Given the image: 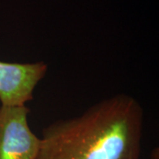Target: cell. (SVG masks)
<instances>
[{"label": "cell", "instance_id": "1", "mask_svg": "<svg viewBox=\"0 0 159 159\" xmlns=\"http://www.w3.org/2000/svg\"><path fill=\"white\" fill-rule=\"evenodd\" d=\"M144 111L134 97H107L43 129L36 159H139Z\"/></svg>", "mask_w": 159, "mask_h": 159}, {"label": "cell", "instance_id": "3", "mask_svg": "<svg viewBox=\"0 0 159 159\" xmlns=\"http://www.w3.org/2000/svg\"><path fill=\"white\" fill-rule=\"evenodd\" d=\"M48 71L43 61L32 63L4 62L0 60L1 105H26L34 97V91Z\"/></svg>", "mask_w": 159, "mask_h": 159}, {"label": "cell", "instance_id": "4", "mask_svg": "<svg viewBox=\"0 0 159 159\" xmlns=\"http://www.w3.org/2000/svg\"><path fill=\"white\" fill-rule=\"evenodd\" d=\"M150 159H159V149L155 148L150 154Z\"/></svg>", "mask_w": 159, "mask_h": 159}, {"label": "cell", "instance_id": "2", "mask_svg": "<svg viewBox=\"0 0 159 159\" xmlns=\"http://www.w3.org/2000/svg\"><path fill=\"white\" fill-rule=\"evenodd\" d=\"M27 105H0V159H36L41 138L29 125Z\"/></svg>", "mask_w": 159, "mask_h": 159}]
</instances>
